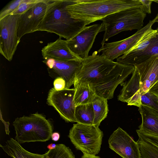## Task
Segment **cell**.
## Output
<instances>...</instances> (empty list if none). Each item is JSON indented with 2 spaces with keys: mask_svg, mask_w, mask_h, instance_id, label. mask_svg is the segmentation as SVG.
<instances>
[{
  "mask_svg": "<svg viewBox=\"0 0 158 158\" xmlns=\"http://www.w3.org/2000/svg\"><path fill=\"white\" fill-rule=\"evenodd\" d=\"M156 22L158 23V19H157V20L156 21Z\"/></svg>",
  "mask_w": 158,
  "mask_h": 158,
  "instance_id": "obj_35",
  "label": "cell"
},
{
  "mask_svg": "<svg viewBox=\"0 0 158 158\" xmlns=\"http://www.w3.org/2000/svg\"><path fill=\"white\" fill-rule=\"evenodd\" d=\"M141 158H158V147L138 135Z\"/></svg>",
  "mask_w": 158,
  "mask_h": 158,
  "instance_id": "obj_23",
  "label": "cell"
},
{
  "mask_svg": "<svg viewBox=\"0 0 158 158\" xmlns=\"http://www.w3.org/2000/svg\"></svg>",
  "mask_w": 158,
  "mask_h": 158,
  "instance_id": "obj_36",
  "label": "cell"
},
{
  "mask_svg": "<svg viewBox=\"0 0 158 158\" xmlns=\"http://www.w3.org/2000/svg\"><path fill=\"white\" fill-rule=\"evenodd\" d=\"M23 0H14L8 3L0 12V19L11 15L18 8Z\"/></svg>",
  "mask_w": 158,
  "mask_h": 158,
  "instance_id": "obj_26",
  "label": "cell"
},
{
  "mask_svg": "<svg viewBox=\"0 0 158 158\" xmlns=\"http://www.w3.org/2000/svg\"><path fill=\"white\" fill-rule=\"evenodd\" d=\"M92 103L94 113L93 125L98 127L107 116L108 112L107 100L96 95Z\"/></svg>",
  "mask_w": 158,
  "mask_h": 158,
  "instance_id": "obj_21",
  "label": "cell"
},
{
  "mask_svg": "<svg viewBox=\"0 0 158 158\" xmlns=\"http://www.w3.org/2000/svg\"><path fill=\"white\" fill-rule=\"evenodd\" d=\"M158 19V13L154 19L131 36L119 41L105 43L97 51L98 53L102 52V55L113 61L117 59L135 46L151 31L152 26Z\"/></svg>",
  "mask_w": 158,
  "mask_h": 158,
  "instance_id": "obj_8",
  "label": "cell"
},
{
  "mask_svg": "<svg viewBox=\"0 0 158 158\" xmlns=\"http://www.w3.org/2000/svg\"><path fill=\"white\" fill-rule=\"evenodd\" d=\"M146 14L140 8L120 11L102 19L106 30L101 42L102 46L109 38L123 31L140 29L143 27Z\"/></svg>",
  "mask_w": 158,
  "mask_h": 158,
  "instance_id": "obj_5",
  "label": "cell"
},
{
  "mask_svg": "<svg viewBox=\"0 0 158 158\" xmlns=\"http://www.w3.org/2000/svg\"><path fill=\"white\" fill-rule=\"evenodd\" d=\"M105 30L106 26L103 23L86 26L72 38L66 40L67 45L74 55L84 60L89 56L97 35Z\"/></svg>",
  "mask_w": 158,
  "mask_h": 158,
  "instance_id": "obj_10",
  "label": "cell"
},
{
  "mask_svg": "<svg viewBox=\"0 0 158 158\" xmlns=\"http://www.w3.org/2000/svg\"><path fill=\"white\" fill-rule=\"evenodd\" d=\"M81 158H101L100 157L96 155L83 154Z\"/></svg>",
  "mask_w": 158,
  "mask_h": 158,
  "instance_id": "obj_33",
  "label": "cell"
},
{
  "mask_svg": "<svg viewBox=\"0 0 158 158\" xmlns=\"http://www.w3.org/2000/svg\"><path fill=\"white\" fill-rule=\"evenodd\" d=\"M148 92L153 94L158 98V82L149 89Z\"/></svg>",
  "mask_w": 158,
  "mask_h": 158,
  "instance_id": "obj_31",
  "label": "cell"
},
{
  "mask_svg": "<svg viewBox=\"0 0 158 158\" xmlns=\"http://www.w3.org/2000/svg\"><path fill=\"white\" fill-rule=\"evenodd\" d=\"M73 0H48L45 16L37 31L53 33L69 40L83 30L87 23L72 18L66 9Z\"/></svg>",
  "mask_w": 158,
  "mask_h": 158,
  "instance_id": "obj_3",
  "label": "cell"
},
{
  "mask_svg": "<svg viewBox=\"0 0 158 158\" xmlns=\"http://www.w3.org/2000/svg\"><path fill=\"white\" fill-rule=\"evenodd\" d=\"M140 78V91L141 96L158 82V55L152 56L134 66Z\"/></svg>",
  "mask_w": 158,
  "mask_h": 158,
  "instance_id": "obj_15",
  "label": "cell"
},
{
  "mask_svg": "<svg viewBox=\"0 0 158 158\" xmlns=\"http://www.w3.org/2000/svg\"><path fill=\"white\" fill-rule=\"evenodd\" d=\"M74 89H66L60 91L54 88L49 91L47 103L52 106L61 117L67 122H76L75 117L76 106L74 102Z\"/></svg>",
  "mask_w": 158,
  "mask_h": 158,
  "instance_id": "obj_11",
  "label": "cell"
},
{
  "mask_svg": "<svg viewBox=\"0 0 158 158\" xmlns=\"http://www.w3.org/2000/svg\"><path fill=\"white\" fill-rule=\"evenodd\" d=\"M158 98L153 94L148 92L141 96L142 105L149 106L158 111Z\"/></svg>",
  "mask_w": 158,
  "mask_h": 158,
  "instance_id": "obj_25",
  "label": "cell"
},
{
  "mask_svg": "<svg viewBox=\"0 0 158 158\" xmlns=\"http://www.w3.org/2000/svg\"><path fill=\"white\" fill-rule=\"evenodd\" d=\"M40 0H23L17 9L11 15H21L33 7Z\"/></svg>",
  "mask_w": 158,
  "mask_h": 158,
  "instance_id": "obj_27",
  "label": "cell"
},
{
  "mask_svg": "<svg viewBox=\"0 0 158 158\" xmlns=\"http://www.w3.org/2000/svg\"><path fill=\"white\" fill-rule=\"evenodd\" d=\"M120 85L123 88L118 96V100L127 103L128 106L139 107L142 105L141 95L140 91V78L135 68L130 79Z\"/></svg>",
  "mask_w": 158,
  "mask_h": 158,
  "instance_id": "obj_16",
  "label": "cell"
},
{
  "mask_svg": "<svg viewBox=\"0 0 158 158\" xmlns=\"http://www.w3.org/2000/svg\"><path fill=\"white\" fill-rule=\"evenodd\" d=\"M75 92L74 102L76 106L92 103L96 94L89 84L85 82H74Z\"/></svg>",
  "mask_w": 158,
  "mask_h": 158,
  "instance_id": "obj_20",
  "label": "cell"
},
{
  "mask_svg": "<svg viewBox=\"0 0 158 158\" xmlns=\"http://www.w3.org/2000/svg\"><path fill=\"white\" fill-rule=\"evenodd\" d=\"M141 6L139 0H73L66 9L72 18L88 25L116 12Z\"/></svg>",
  "mask_w": 158,
  "mask_h": 158,
  "instance_id": "obj_2",
  "label": "cell"
},
{
  "mask_svg": "<svg viewBox=\"0 0 158 158\" xmlns=\"http://www.w3.org/2000/svg\"><path fill=\"white\" fill-rule=\"evenodd\" d=\"M108 144L110 148L123 158H141L137 142L120 127L110 135Z\"/></svg>",
  "mask_w": 158,
  "mask_h": 158,
  "instance_id": "obj_12",
  "label": "cell"
},
{
  "mask_svg": "<svg viewBox=\"0 0 158 158\" xmlns=\"http://www.w3.org/2000/svg\"><path fill=\"white\" fill-rule=\"evenodd\" d=\"M44 60L52 59L58 60H82L69 50L66 40L59 37L55 41L48 44L41 50Z\"/></svg>",
  "mask_w": 158,
  "mask_h": 158,
  "instance_id": "obj_17",
  "label": "cell"
},
{
  "mask_svg": "<svg viewBox=\"0 0 158 158\" xmlns=\"http://www.w3.org/2000/svg\"><path fill=\"white\" fill-rule=\"evenodd\" d=\"M20 15H10L0 19V53L11 61L20 40L18 36Z\"/></svg>",
  "mask_w": 158,
  "mask_h": 158,
  "instance_id": "obj_9",
  "label": "cell"
},
{
  "mask_svg": "<svg viewBox=\"0 0 158 158\" xmlns=\"http://www.w3.org/2000/svg\"><path fill=\"white\" fill-rule=\"evenodd\" d=\"M158 55V28L152 30L135 46L118 58L116 62L135 66Z\"/></svg>",
  "mask_w": 158,
  "mask_h": 158,
  "instance_id": "obj_7",
  "label": "cell"
},
{
  "mask_svg": "<svg viewBox=\"0 0 158 158\" xmlns=\"http://www.w3.org/2000/svg\"><path fill=\"white\" fill-rule=\"evenodd\" d=\"M135 69L134 66L114 62L95 51L81 60L74 82H86L96 95L110 99L113 98L117 86L124 82Z\"/></svg>",
  "mask_w": 158,
  "mask_h": 158,
  "instance_id": "obj_1",
  "label": "cell"
},
{
  "mask_svg": "<svg viewBox=\"0 0 158 158\" xmlns=\"http://www.w3.org/2000/svg\"><path fill=\"white\" fill-rule=\"evenodd\" d=\"M48 0H40L31 8L20 15L18 36L19 40L25 35L37 31L45 16Z\"/></svg>",
  "mask_w": 158,
  "mask_h": 158,
  "instance_id": "obj_13",
  "label": "cell"
},
{
  "mask_svg": "<svg viewBox=\"0 0 158 158\" xmlns=\"http://www.w3.org/2000/svg\"><path fill=\"white\" fill-rule=\"evenodd\" d=\"M45 158H75L71 150L63 144H56L55 148L49 150Z\"/></svg>",
  "mask_w": 158,
  "mask_h": 158,
  "instance_id": "obj_24",
  "label": "cell"
},
{
  "mask_svg": "<svg viewBox=\"0 0 158 158\" xmlns=\"http://www.w3.org/2000/svg\"><path fill=\"white\" fill-rule=\"evenodd\" d=\"M54 88L57 91H60L65 88L66 82L62 78L58 77L53 81Z\"/></svg>",
  "mask_w": 158,
  "mask_h": 158,
  "instance_id": "obj_28",
  "label": "cell"
},
{
  "mask_svg": "<svg viewBox=\"0 0 158 158\" xmlns=\"http://www.w3.org/2000/svg\"><path fill=\"white\" fill-rule=\"evenodd\" d=\"M142 136L149 142L158 147V136L146 133H143Z\"/></svg>",
  "mask_w": 158,
  "mask_h": 158,
  "instance_id": "obj_30",
  "label": "cell"
},
{
  "mask_svg": "<svg viewBox=\"0 0 158 158\" xmlns=\"http://www.w3.org/2000/svg\"><path fill=\"white\" fill-rule=\"evenodd\" d=\"M139 108L142 118L139 129L146 133L158 136V111L143 105Z\"/></svg>",
  "mask_w": 158,
  "mask_h": 158,
  "instance_id": "obj_18",
  "label": "cell"
},
{
  "mask_svg": "<svg viewBox=\"0 0 158 158\" xmlns=\"http://www.w3.org/2000/svg\"><path fill=\"white\" fill-rule=\"evenodd\" d=\"M13 125L16 134L15 139L20 144L48 141L53 130L52 122L38 112L16 118Z\"/></svg>",
  "mask_w": 158,
  "mask_h": 158,
  "instance_id": "obj_4",
  "label": "cell"
},
{
  "mask_svg": "<svg viewBox=\"0 0 158 158\" xmlns=\"http://www.w3.org/2000/svg\"><path fill=\"white\" fill-rule=\"evenodd\" d=\"M56 144L54 143H51L48 145L47 148L49 150L54 149L56 148Z\"/></svg>",
  "mask_w": 158,
  "mask_h": 158,
  "instance_id": "obj_34",
  "label": "cell"
},
{
  "mask_svg": "<svg viewBox=\"0 0 158 158\" xmlns=\"http://www.w3.org/2000/svg\"><path fill=\"white\" fill-rule=\"evenodd\" d=\"M4 145L0 146L9 156L13 158H45L44 154L31 153L23 148L15 139L10 138L5 142Z\"/></svg>",
  "mask_w": 158,
  "mask_h": 158,
  "instance_id": "obj_19",
  "label": "cell"
},
{
  "mask_svg": "<svg viewBox=\"0 0 158 158\" xmlns=\"http://www.w3.org/2000/svg\"><path fill=\"white\" fill-rule=\"evenodd\" d=\"M51 138L53 141L55 142L57 141L60 138V134L58 132L52 133Z\"/></svg>",
  "mask_w": 158,
  "mask_h": 158,
  "instance_id": "obj_32",
  "label": "cell"
},
{
  "mask_svg": "<svg viewBox=\"0 0 158 158\" xmlns=\"http://www.w3.org/2000/svg\"><path fill=\"white\" fill-rule=\"evenodd\" d=\"M75 117L77 123L93 125L94 113L92 103L76 106Z\"/></svg>",
  "mask_w": 158,
  "mask_h": 158,
  "instance_id": "obj_22",
  "label": "cell"
},
{
  "mask_svg": "<svg viewBox=\"0 0 158 158\" xmlns=\"http://www.w3.org/2000/svg\"><path fill=\"white\" fill-rule=\"evenodd\" d=\"M103 133L98 127L73 124L68 137L76 148L83 154L96 155L100 152Z\"/></svg>",
  "mask_w": 158,
  "mask_h": 158,
  "instance_id": "obj_6",
  "label": "cell"
},
{
  "mask_svg": "<svg viewBox=\"0 0 158 158\" xmlns=\"http://www.w3.org/2000/svg\"><path fill=\"white\" fill-rule=\"evenodd\" d=\"M139 1L142 3L140 8L142 11L146 14H151V5L153 0H139Z\"/></svg>",
  "mask_w": 158,
  "mask_h": 158,
  "instance_id": "obj_29",
  "label": "cell"
},
{
  "mask_svg": "<svg viewBox=\"0 0 158 158\" xmlns=\"http://www.w3.org/2000/svg\"><path fill=\"white\" fill-rule=\"evenodd\" d=\"M49 76L53 78H63L66 82L65 88L70 89L74 84L76 73L81 60H58L52 59L44 60Z\"/></svg>",
  "mask_w": 158,
  "mask_h": 158,
  "instance_id": "obj_14",
  "label": "cell"
}]
</instances>
